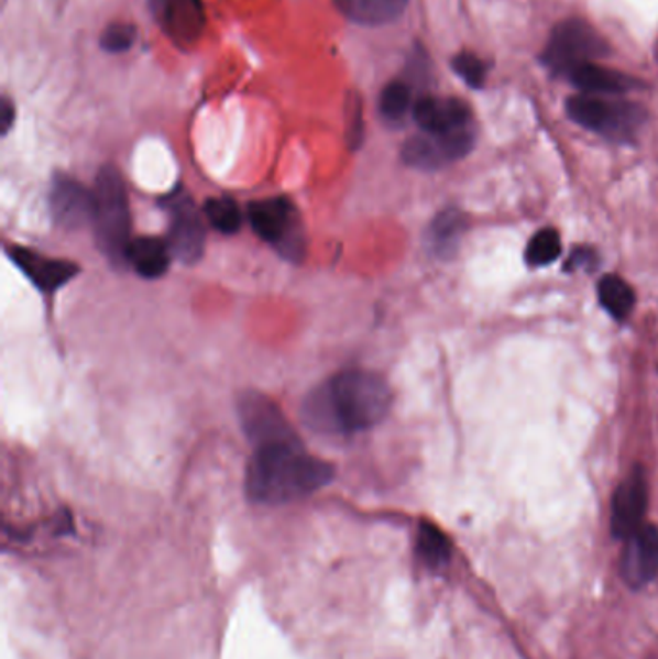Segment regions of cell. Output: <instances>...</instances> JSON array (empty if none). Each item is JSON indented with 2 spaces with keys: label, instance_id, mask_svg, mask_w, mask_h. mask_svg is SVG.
Masks as SVG:
<instances>
[{
  "label": "cell",
  "instance_id": "obj_24",
  "mask_svg": "<svg viewBox=\"0 0 658 659\" xmlns=\"http://www.w3.org/2000/svg\"><path fill=\"white\" fill-rule=\"evenodd\" d=\"M205 217L217 232L232 235L242 228V212L238 205L228 197L209 199L205 202Z\"/></svg>",
  "mask_w": 658,
  "mask_h": 659
},
{
  "label": "cell",
  "instance_id": "obj_19",
  "mask_svg": "<svg viewBox=\"0 0 658 659\" xmlns=\"http://www.w3.org/2000/svg\"><path fill=\"white\" fill-rule=\"evenodd\" d=\"M465 228H468V220L460 210H442L432 218L429 232H427V245L437 256H442V259L452 256L458 251Z\"/></svg>",
  "mask_w": 658,
  "mask_h": 659
},
{
  "label": "cell",
  "instance_id": "obj_5",
  "mask_svg": "<svg viewBox=\"0 0 658 659\" xmlns=\"http://www.w3.org/2000/svg\"><path fill=\"white\" fill-rule=\"evenodd\" d=\"M250 224L259 238L267 241L278 255L298 263L306 255V230L301 224L298 209L286 197H273L251 202Z\"/></svg>",
  "mask_w": 658,
  "mask_h": 659
},
{
  "label": "cell",
  "instance_id": "obj_8",
  "mask_svg": "<svg viewBox=\"0 0 658 659\" xmlns=\"http://www.w3.org/2000/svg\"><path fill=\"white\" fill-rule=\"evenodd\" d=\"M240 420L255 450L273 443L299 442L283 411L268 397L245 394L240 402Z\"/></svg>",
  "mask_w": 658,
  "mask_h": 659
},
{
  "label": "cell",
  "instance_id": "obj_6",
  "mask_svg": "<svg viewBox=\"0 0 658 659\" xmlns=\"http://www.w3.org/2000/svg\"><path fill=\"white\" fill-rule=\"evenodd\" d=\"M608 53V43L596 28L580 18H570L550 33L542 61L549 68L566 76L581 64L596 63Z\"/></svg>",
  "mask_w": 658,
  "mask_h": 659
},
{
  "label": "cell",
  "instance_id": "obj_22",
  "mask_svg": "<svg viewBox=\"0 0 658 659\" xmlns=\"http://www.w3.org/2000/svg\"><path fill=\"white\" fill-rule=\"evenodd\" d=\"M379 109H381V114H383L386 122L401 124L402 120L408 117L409 110H414V105H412V87L406 81H402V79L391 81L388 86L384 87L383 94H381Z\"/></svg>",
  "mask_w": 658,
  "mask_h": 659
},
{
  "label": "cell",
  "instance_id": "obj_3",
  "mask_svg": "<svg viewBox=\"0 0 658 659\" xmlns=\"http://www.w3.org/2000/svg\"><path fill=\"white\" fill-rule=\"evenodd\" d=\"M97 243L114 264L125 263L130 245V209L124 179L114 166H102L94 189V222Z\"/></svg>",
  "mask_w": 658,
  "mask_h": 659
},
{
  "label": "cell",
  "instance_id": "obj_7",
  "mask_svg": "<svg viewBox=\"0 0 658 659\" xmlns=\"http://www.w3.org/2000/svg\"><path fill=\"white\" fill-rule=\"evenodd\" d=\"M475 145L473 128L450 133H421L402 147V161L417 171H439L470 153Z\"/></svg>",
  "mask_w": 658,
  "mask_h": 659
},
{
  "label": "cell",
  "instance_id": "obj_13",
  "mask_svg": "<svg viewBox=\"0 0 658 659\" xmlns=\"http://www.w3.org/2000/svg\"><path fill=\"white\" fill-rule=\"evenodd\" d=\"M51 212L56 222L68 230L89 224L94 222V191H87L78 182L61 176L51 191Z\"/></svg>",
  "mask_w": 658,
  "mask_h": 659
},
{
  "label": "cell",
  "instance_id": "obj_9",
  "mask_svg": "<svg viewBox=\"0 0 658 659\" xmlns=\"http://www.w3.org/2000/svg\"><path fill=\"white\" fill-rule=\"evenodd\" d=\"M168 210V245L182 263L194 264L204 255L205 228L201 215L188 195H173L165 205Z\"/></svg>",
  "mask_w": 658,
  "mask_h": 659
},
{
  "label": "cell",
  "instance_id": "obj_15",
  "mask_svg": "<svg viewBox=\"0 0 658 659\" xmlns=\"http://www.w3.org/2000/svg\"><path fill=\"white\" fill-rule=\"evenodd\" d=\"M10 256L14 259V263L22 268L25 276L43 292H55L78 274L76 264L37 255L35 251H28V249H12Z\"/></svg>",
  "mask_w": 658,
  "mask_h": 659
},
{
  "label": "cell",
  "instance_id": "obj_30",
  "mask_svg": "<svg viewBox=\"0 0 658 659\" xmlns=\"http://www.w3.org/2000/svg\"><path fill=\"white\" fill-rule=\"evenodd\" d=\"M168 0H147V4H150L151 12H153V17H157L158 12L163 10Z\"/></svg>",
  "mask_w": 658,
  "mask_h": 659
},
{
  "label": "cell",
  "instance_id": "obj_11",
  "mask_svg": "<svg viewBox=\"0 0 658 659\" xmlns=\"http://www.w3.org/2000/svg\"><path fill=\"white\" fill-rule=\"evenodd\" d=\"M658 574V528L643 525L626 538L622 553V576L632 589L647 586Z\"/></svg>",
  "mask_w": 658,
  "mask_h": 659
},
{
  "label": "cell",
  "instance_id": "obj_16",
  "mask_svg": "<svg viewBox=\"0 0 658 659\" xmlns=\"http://www.w3.org/2000/svg\"><path fill=\"white\" fill-rule=\"evenodd\" d=\"M155 18L178 45L194 43L204 32L201 0H168Z\"/></svg>",
  "mask_w": 658,
  "mask_h": 659
},
{
  "label": "cell",
  "instance_id": "obj_12",
  "mask_svg": "<svg viewBox=\"0 0 658 659\" xmlns=\"http://www.w3.org/2000/svg\"><path fill=\"white\" fill-rule=\"evenodd\" d=\"M412 112L425 133L458 132L471 125L468 102L454 97H421Z\"/></svg>",
  "mask_w": 658,
  "mask_h": 659
},
{
  "label": "cell",
  "instance_id": "obj_20",
  "mask_svg": "<svg viewBox=\"0 0 658 659\" xmlns=\"http://www.w3.org/2000/svg\"><path fill=\"white\" fill-rule=\"evenodd\" d=\"M599 301L603 305L604 310L616 320H626L629 312L635 307V292L627 284L626 279L608 274L599 282L596 287Z\"/></svg>",
  "mask_w": 658,
  "mask_h": 659
},
{
  "label": "cell",
  "instance_id": "obj_27",
  "mask_svg": "<svg viewBox=\"0 0 658 659\" xmlns=\"http://www.w3.org/2000/svg\"><path fill=\"white\" fill-rule=\"evenodd\" d=\"M346 120H348V141L352 147H360L363 140V109H361L360 95H350V101L346 105Z\"/></svg>",
  "mask_w": 658,
  "mask_h": 659
},
{
  "label": "cell",
  "instance_id": "obj_18",
  "mask_svg": "<svg viewBox=\"0 0 658 659\" xmlns=\"http://www.w3.org/2000/svg\"><path fill=\"white\" fill-rule=\"evenodd\" d=\"M171 245L158 238H140L130 241L125 251V263L132 264L134 271L147 279H157L166 274L171 264Z\"/></svg>",
  "mask_w": 658,
  "mask_h": 659
},
{
  "label": "cell",
  "instance_id": "obj_2",
  "mask_svg": "<svg viewBox=\"0 0 658 659\" xmlns=\"http://www.w3.org/2000/svg\"><path fill=\"white\" fill-rule=\"evenodd\" d=\"M335 479V466L304 451L301 442L257 448L245 471L251 502L283 505L311 496Z\"/></svg>",
  "mask_w": 658,
  "mask_h": 659
},
{
  "label": "cell",
  "instance_id": "obj_26",
  "mask_svg": "<svg viewBox=\"0 0 658 659\" xmlns=\"http://www.w3.org/2000/svg\"><path fill=\"white\" fill-rule=\"evenodd\" d=\"M452 68L468 86L475 87V89L485 86L486 64L479 56L471 55V53H460V55L454 56Z\"/></svg>",
  "mask_w": 658,
  "mask_h": 659
},
{
  "label": "cell",
  "instance_id": "obj_25",
  "mask_svg": "<svg viewBox=\"0 0 658 659\" xmlns=\"http://www.w3.org/2000/svg\"><path fill=\"white\" fill-rule=\"evenodd\" d=\"M135 40H138V32H135L134 25L114 22L105 28L101 35V48L107 53L118 55V53H124L134 47Z\"/></svg>",
  "mask_w": 658,
  "mask_h": 659
},
{
  "label": "cell",
  "instance_id": "obj_14",
  "mask_svg": "<svg viewBox=\"0 0 658 659\" xmlns=\"http://www.w3.org/2000/svg\"><path fill=\"white\" fill-rule=\"evenodd\" d=\"M566 78L570 79V84L575 89H580V94L599 95V97L629 94L641 86L634 76L596 63L581 64L578 68L568 72Z\"/></svg>",
  "mask_w": 658,
  "mask_h": 659
},
{
  "label": "cell",
  "instance_id": "obj_21",
  "mask_svg": "<svg viewBox=\"0 0 658 659\" xmlns=\"http://www.w3.org/2000/svg\"><path fill=\"white\" fill-rule=\"evenodd\" d=\"M417 553L427 565L440 569L452 558V543L439 527L432 523H421L417 530Z\"/></svg>",
  "mask_w": 658,
  "mask_h": 659
},
{
  "label": "cell",
  "instance_id": "obj_28",
  "mask_svg": "<svg viewBox=\"0 0 658 659\" xmlns=\"http://www.w3.org/2000/svg\"><path fill=\"white\" fill-rule=\"evenodd\" d=\"M0 112H2V133H9L10 128H12V122H14V117H17V110H14V105L10 102L9 97H4L2 99V107H0Z\"/></svg>",
  "mask_w": 658,
  "mask_h": 659
},
{
  "label": "cell",
  "instance_id": "obj_10",
  "mask_svg": "<svg viewBox=\"0 0 658 659\" xmlns=\"http://www.w3.org/2000/svg\"><path fill=\"white\" fill-rule=\"evenodd\" d=\"M649 505V486L643 469H635L626 481L619 484L612 497L611 530L614 538L626 540L635 530L643 527V519Z\"/></svg>",
  "mask_w": 658,
  "mask_h": 659
},
{
  "label": "cell",
  "instance_id": "obj_23",
  "mask_svg": "<svg viewBox=\"0 0 658 659\" xmlns=\"http://www.w3.org/2000/svg\"><path fill=\"white\" fill-rule=\"evenodd\" d=\"M562 253V241H560V233L552 228H545L541 232L535 233L534 238L527 243L525 249V261L529 266H547V264L555 263L558 256Z\"/></svg>",
  "mask_w": 658,
  "mask_h": 659
},
{
  "label": "cell",
  "instance_id": "obj_4",
  "mask_svg": "<svg viewBox=\"0 0 658 659\" xmlns=\"http://www.w3.org/2000/svg\"><path fill=\"white\" fill-rule=\"evenodd\" d=\"M566 112L575 124L612 141L632 140L647 120L639 105L599 95H573L566 101Z\"/></svg>",
  "mask_w": 658,
  "mask_h": 659
},
{
  "label": "cell",
  "instance_id": "obj_29",
  "mask_svg": "<svg viewBox=\"0 0 658 659\" xmlns=\"http://www.w3.org/2000/svg\"><path fill=\"white\" fill-rule=\"evenodd\" d=\"M588 259H593V251H583V249L578 251V249H575V251L572 253V256H570V263H568V266H570V268H583L585 263H588Z\"/></svg>",
  "mask_w": 658,
  "mask_h": 659
},
{
  "label": "cell",
  "instance_id": "obj_1",
  "mask_svg": "<svg viewBox=\"0 0 658 659\" xmlns=\"http://www.w3.org/2000/svg\"><path fill=\"white\" fill-rule=\"evenodd\" d=\"M388 384L368 371H346L314 389L304 404V420L321 435H353L375 427L391 409Z\"/></svg>",
  "mask_w": 658,
  "mask_h": 659
},
{
  "label": "cell",
  "instance_id": "obj_17",
  "mask_svg": "<svg viewBox=\"0 0 658 659\" xmlns=\"http://www.w3.org/2000/svg\"><path fill=\"white\" fill-rule=\"evenodd\" d=\"M342 17L355 24L386 25L404 17L409 0H332Z\"/></svg>",
  "mask_w": 658,
  "mask_h": 659
}]
</instances>
